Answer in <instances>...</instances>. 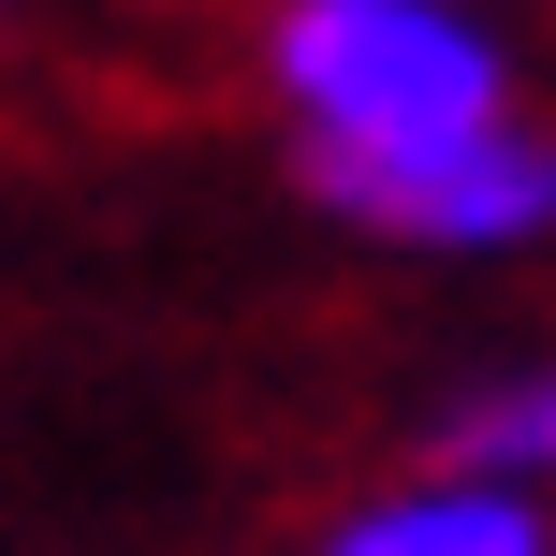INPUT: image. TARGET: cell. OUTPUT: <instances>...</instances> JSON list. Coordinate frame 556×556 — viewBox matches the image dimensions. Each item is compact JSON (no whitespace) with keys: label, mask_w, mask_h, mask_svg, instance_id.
I'll use <instances>...</instances> for the list:
<instances>
[{"label":"cell","mask_w":556,"mask_h":556,"mask_svg":"<svg viewBox=\"0 0 556 556\" xmlns=\"http://www.w3.org/2000/svg\"><path fill=\"white\" fill-rule=\"evenodd\" d=\"M278 88H293L307 147H440L513 117V74L469 15L440 0H293L278 15Z\"/></svg>","instance_id":"1"},{"label":"cell","mask_w":556,"mask_h":556,"mask_svg":"<svg viewBox=\"0 0 556 556\" xmlns=\"http://www.w3.org/2000/svg\"><path fill=\"white\" fill-rule=\"evenodd\" d=\"M307 191L366 235H410V250H513L556 220V132L483 117L440 147H307Z\"/></svg>","instance_id":"2"},{"label":"cell","mask_w":556,"mask_h":556,"mask_svg":"<svg viewBox=\"0 0 556 556\" xmlns=\"http://www.w3.org/2000/svg\"><path fill=\"white\" fill-rule=\"evenodd\" d=\"M323 556H556V528L528 513V483H498V469H425L395 498H366Z\"/></svg>","instance_id":"3"},{"label":"cell","mask_w":556,"mask_h":556,"mask_svg":"<svg viewBox=\"0 0 556 556\" xmlns=\"http://www.w3.org/2000/svg\"><path fill=\"white\" fill-rule=\"evenodd\" d=\"M440 454H454V469H498V483H542V469H556V366H542V381H498V395H469Z\"/></svg>","instance_id":"4"}]
</instances>
